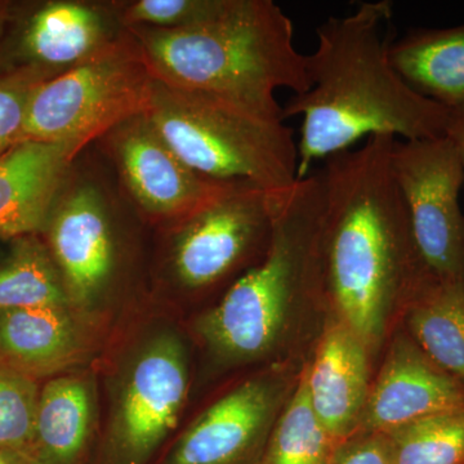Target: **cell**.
<instances>
[{
  "label": "cell",
  "mask_w": 464,
  "mask_h": 464,
  "mask_svg": "<svg viewBox=\"0 0 464 464\" xmlns=\"http://www.w3.org/2000/svg\"><path fill=\"white\" fill-rule=\"evenodd\" d=\"M83 146L24 141L0 157V237L42 234Z\"/></svg>",
  "instance_id": "cell-14"
},
{
  "label": "cell",
  "mask_w": 464,
  "mask_h": 464,
  "mask_svg": "<svg viewBox=\"0 0 464 464\" xmlns=\"http://www.w3.org/2000/svg\"><path fill=\"white\" fill-rule=\"evenodd\" d=\"M155 83L139 44L125 29L99 53L34 91L25 141L85 148L124 121L146 114Z\"/></svg>",
  "instance_id": "cell-5"
},
{
  "label": "cell",
  "mask_w": 464,
  "mask_h": 464,
  "mask_svg": "<svg viewBox=\"0 0 464 464\" xmlns=\"http://www.w3.org/2000/svg\"><path fill=\"white\" fill-rule=\"evenodd\" d=\"M235 0H133L112 2L121 25L179 30L203 25L225 14Z\"/></svg>",
  "instance_id": "cell-24"
},
{
  "label": "cell",
  "mask_w": 464,
  "mask_h": 464,
  "mask_svg": "<svg viewBox=\"0 0 464 464\" xmlns=\"http://www.w3.org/2000/svg\"><path fill=\"white\" fill-rule=\"evenodd\" d=\"M18 460L26 464V460L23 457L0 450V464H17Z\"/></svg>",
  "instance_id": "cell-29"
},
{
  "label": "cell",
  "mask_w": 464,
  "mask_h": 464,
  "mask_svg": "<svg viewBox=\"0 0 464 464\" xmlns=\"http://www.w3.org/2000/svg\"><path fill=\"white\" fill-rule=\"evenodd\" d=\"M390 60L400 76L426 99L449 110L464 106V24L411 29L393 39Z\"/></svg>",
  "instance_id": "cell-18"
},
{
  "label": "cell",
  "mask_w": 464,
  "mask_h": 464,
  "mask_svg": "<svg viewBox=\"0 0 464 464\" xmlns=\"http://www.w3.org/2000/svg\"><path fill=\"white\" fill-rule=\"evenodd\" d=\"M145 115L177 157L206 179L270 194L298 181L297 141L280 119L158 81Z\"/></svg>",
  "instance_id": "cell-4"
},
{
  "label": "cell",
  "mask_w": 464,
  "mask_h": 464,
  "mask_svg": "<svg viewBox=\"0 0 464 464\" xmlns=\"http://www.w3.org/2000/svg\"><path fill=\"white\" fill-rule=\"evenodd\" d=\"M341 442L326 432L302 378L292 401L265 449L259 464H329Z\"/></svg>",
  "instance_id": "cell-21"
},
{
  "label": "cell",
  "mask_w": 464,
  "mask_h": 464,
  "mask_svg": "<svg viewBox=\"0 0 464 464\" xmlns=\"http://www.w3.org/2000/svg\"><path fill=\"white\" fill-rule=\"evenodd\" d=\"M56 75L30 67L0 72V157L25 141L27 110L34 91Z\"/></svg>",
  "instance_id": "cell-25"
},
{
  "label": "cell",
  "mask_w": 464,
  "mask_h": 464,
  "mask_svg": "<svg viewBox=\"0 0 464 464\" xmlns=\"http://www.w3.org/2000/svg\"><path fill=\"white\" fill-rule=\"evenodd\" d=\"M282 194L239 183L179 222L172 266L183 288H210L249 261L256 252H267Z\"/></svg>",
  "instance_id": "cell-8"
},
{
  "label": "cell",
  "mask_w": 464,
  "mask_h": 464,
  "mask_svg": "<svg viewBox=\"0 0 464 464\" xmlns=\"http://www.w3.org/2000/svg\"><path fill=\"white\" fill-rule=\"evenodd\" d=\"M38 235L14 239L7 257L0 262V310H72L56 262Z\"/></svg>",
  "instance_id": "cell-20"
},
{
  "label": "cell",
  "mask_w": 464,
  "mask_h": 464,
  "mask_svg": "<svg viewBox=\"0 0 464 464\" xmlns=\"http://www.w3.org/2000/svg\"><path fill=\"white\" fill-rule=\"evenodd\" d=\"M391 20L392 5L381 0L317 27L316 48L306 54L308 90L283 106L284 121L302 119L298 179L369 137H447L451 110L415 92L391 63Z\"/></svg>",
  "instance_id": "cell-1"
},
{
  "label": "cell",
  "mask_w": 464,
  "mask_h": 464,
  "mask_svg": "<svg viewBox=\"0 0 464 464\" xmlns=\"http://www.w3.org/2000/svg\"><path fill=\"white\" fill-rule=\"evenodd\" d=\"M462 409L464 383L435 364L413 340L401 338L369 391L359 426L387 435L420 418Z\"/></svg>",
  "instance_id": "cell-13"
},
{
  "label": "cell",
  "mask_w": 464,
  "mask_h": 464,
  "mask_svg": "<svg viewBox=\"0 0 464 464\" xmlns=\"http://www.w3.org/2000/svg\"><path fill=\"white\" fill-rule=\"evenodd\" d=\"M408 325L420 350L464 383V283L432 277L409 304Z\"/></svg>",
  "instance_id": "cell-19"
},
{
  "label": "cell",
  "mask_w": 464,
  "mask_h": 464,
  "mask_svg": "<svg viewBox=\"0 0 464 464\" xmlns=\"http://www.w3.org/2000/svg\"><path fill=\"white\" fill-rule=\"evenodd\" d=\"M96 400L82 375H58L41 390L26 464H76L93 431Z\"/></svg>",
  "instance_id": "cell-17"
},
{
  "label": "cell",
  "mask_w": 464,
  "mask_h": 464,
  "mask_svg": "<svg viewBox=\"0 0 464 464\" xmlns=\"http://www.w3.org/2000/svg\"><path fill=\"white\" fill-rule=\"evenodd\" d=\"M81 356L69 308L0 310V364L36 381L66 371Z\"/></svg>",
  "instance_id": "cell-16"
},
{
  "label": "cell",
  "mask_w": 464,
  "mask_h": 464,
  "mask_svg": "<svg viewBox=\"0 0 464 464\" xmlns=\"http://www.w3.org/2000/svg\"><path fill=\"white\" fill-rule=\"evenodd\" d=\"M42 234L72 307L92 308L108 288L115 268L114 235L99 188L91 183L63 185Z\"/></svg>",
  "instance_id": "cell-11"
},
{
  "label": "cell",
  "mask_w": 464,
  "mask_h": 464,
  "mask_svg": "<svg viewBox=\"0 0 464 464\" xmlns=\"http://www.w3.org/2000/svg\"><path fill=\"white\" fill-rule=\"evenodd\" d=\"M391 169L427 270L440 282L464 283V167L456 146L448 137L395 140Z\"/></svg>",
  "instance_id": "cell-6"
},
{
  "label": "cell",
  "mask_w": 464,
  "mask_h": 464,
  "mask_svg": "<svg viewBox=\"0 0 464 464\" xmlns=\"http://www.w3.org/2000/svg\"><path fill=\"white\" fill-rule=\"evenodd\" d=\"M447 137L456 146L464 167V106L451 110Z\"/></svg>",
  "instance_id": "cell-27"
},
{
  "label": "cell",
  "mask_w": 464,
  "mask_h": 464,
  "mask_svg": "<svg viewBox=\"0 0 464 464\" xmlns=\"http://www.w3.org/2000/svg\"><path fill=\"white\" fill-rule=\"evenodd\" d=\"M102 139L130 198L152 218L179 224L239 185L194 172L145 114L118 125Z\"/></svg>",
  "instance_id": "cell-9"
},
{
  "label": "cell",
  "mask_w": 464,
  "mask_h": 464,
  "mask_svg": "<svg viewBox=\"0 0 464 464\" xmlns=\"http://www.w3.org/2000/svg\"><path fill=\"white\" fill-rule=\"evenodd\" d=\"M387 439L392 464H464V409L420 418Z\"/></svg>",
  "instance_id": "cell-22"
},
{
  "label": "cell",
  "mask_w": 464,
  "mask_h": 464,
  "mask_svg": "<svg viewBox=\"0 0 464 464\" xmlns=\"http://www.w3.org/2000/svg\"><path fill=\"white\" fill-rule=\"evenodd\" d=\"M152 75L174 90L207 94L283 119L277 90H308L306 54L288 14L271 0H235L221 17L179 30L127 27Z\"/></svg>",
  "instance_id": "cell-3"
},
{
  "label": "cell",
  "mask_w": 464,
  "mask_h": 464,
  "mask_svg": "<svg viewBox=\"0 0 464 464\" xmlns=\"http://www.w3.org/2000/svg\"><path fill=\"white\" fill-rule=\"evenodd\" d=\"M39 395L35 380L0 364V450L27 459Z\"/></svg>",
  "instance_id": "cell-23"
},
{
  "label": "cell",
  "mask_w": 464,
  "mask_h": 464,
  "mask_svg": "<svg viewBox=\"0 0 464 464\" xmlns=\"http://www.w3.org/2000/svg\"><path fill=\"white\" fill-rule=\"evenodd\" d=\"M124 27L110 5L74 0L16 5L0 45V72L39 69L61 74L114 43Z\"/></svg>",
  "instance_id": "cell-10"
},
{
  "label": "cell",
  "mask_w": 464,
  "mask_h": 464,
  "mask_svg": "<svg viewBox=\"0 0 464 464\" xmlns=\"http://www.w3.org/2000/svg\"><path fill=\"white\" fill-rule=\"evenodd\" d=\"M16 5L17 3L0 0V45H2L3 41H5V34L8 32L9 25H11Z\"/></svg>",
  "instance_id": "cell-28"
},
{
  "label": "cell",
  "mask_w": 464,
  "mask_h": 464,
  "mask_svg": "<svg viewBox=\"0 0 464 464\" xmlns=\"http://www.w3.org/2000/svg\"><path fill=\"white\" fill-rule=\"evenodd\" d=\"M329 464H392L389 439L384 433L342 441Z\"/></svg>",
  "instance_id": "cell-26"
},
{
  "label": "cell",
  "mask_w": 464,
  "mask_h": 464,
  "mask_svg": "<svg viewBox=\"0 0 464 464\" xmlns=\"http://www.w3.org/2000/svg\"><path fill=\"white\" fill-rule=\"evenodd\" d=\"M276 390L267 380L240 384L179 436L166 464H259Z\"/></svg>",
  "instance_id": "cell-12"
},
{
  "label": "cell",
  "mask_w": 464,
  "mask_h": 464,
  "mask_svg": "<svg viewBox=\"0 0 464 464\" xmlns=\"http://www.w3.org/2000/svg\"><path fill=\"white\" fill-rule=\"evenodd\" d=\"M188 392L185 346L174 333L143 342L125 366L109 424L112 464H146L181 417Z\"/></svg>",
  "instance_id": "cell-7"
},
{
  "label": "cell",
  "mask_w": 464,
  "mask_h": 464,
  "mask_svg": "<svg viewBox=\"0 0 464 464\" xmlns=\"http://www.w3.org/2000/svg\"><path fill=\"white\" fill-rule=\"evenodd\" d=\"M365 347L346 324H333L304 375L314 411L337 442L359 426L371 391Z\"/></svg>",
  "instance_id": "cell-15"
},
{
  "label": "cell",
  "mask_w": 464,
  "mask_h": 464,
  "mask_svg": "<svg viewBox=\"0 0 464 464\" xmlns=\"http://www.w3.org/2000/svg\"><path fill=\"white\" fill-rule=\"evenodd\" d=\"M395 137H369L359 149L324 160L322 255L333 301L365 344L383 332L401 289L432 279L420 257L392 169Z\"/></svg>",
  "instance_id": "cell-2"
}]
</instances>
